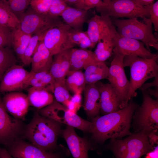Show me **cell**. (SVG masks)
<instances>
[{"mask_svg": "<svg viewBox=\"0 0 158 158\" xmlns=\"http://www.w3.org/2000/svg\"><path fill=\"white\" fill-rule=\"evenodd\" d=\"M7 147V150L13 158H63L59 153L42 150L22 138Z\"/></svg>", "mask_w": 158, "mask_h": 158, "instance_id": "cell-15", "label": "cell"}, {"mask_svg": "<svg viewBox=\"0 0 158 158\" xmlns=\"http://www.w3.org/2000/svg\"><path fill=\"white\" fill-rule=\"evenodd\" d=\"M102 3L103 1L101 0H77L73 6L75 8L87 11L100 6Z\"/></svg>", "mask_w": 158, "mask_h": 158, "instance_id": "cell-40", "label": "cell"}, {"mask_svg": "<svg viewBox=\"0 0 158 158\" xmlns=\"http://www.w3.org/2000/svg\"><path fill=\"white\" fill-rule=\"evenodd\" d=\"M70 71L84 68L97 61L94 52L87 49L72 48L70 55Z\"/></svg>", "mask_w": 158, "mask_h": 158, "instance_id": "cell-23", "label": "cell"}, {"mask_svg": "<svg viewBox=\"0 0 158 158\" xmlns=\"http://www.w3.org/2000/svg\"><path fill=\"white\" fill-rule=\"evenodd\" d=\"M51 0H31L30 5L32 9L40 14L48 13Z\"/></svg>", "mask_w": 158, "mask_h": 158, "instance_id": "cell-38", "label": "cell"}, {"mask_svg": "<svg viewBox=\"0 0 158 158\" xmlns=\"http://www.w3.org/2000/svg\"><path fill=\"white\" fill-rule=\"evenodd\" d=\"M145 91H146L150 96H153L156 98V99H158V87H156L155 89L154 90L149 88Z\"/></svg>", "mask_w": 158, "mask_h": 158, "instance_id": "cell-48", "label": "cell"}, {"mask_svg": "<svg viewBox=\"0 0 158 158\" xmlns=\"http://www.w3.org/2000/svg\"><path fill=\"white\" fill-rule=\"evenodd\" d=\"M3 105L14 118L24 120L29 106L27 95L19 92H9L2 99Z\"/></svg>", "mask_w": 158, "mask_h": 158, "instance_id": "cell-16", "label": "cell"}, {"mask_svg": "<svg viewBox=\"0 0 158 158\" xmlns=\"http://www.w3.org/2000/svg\"><path fill=\"white\" fill-rule=\"evenodd\" d=\"M61 124L41 116L37 111L29 123L25 126L22 138L42 150L54 152L57 148L58 137L61 135Z\"/></svg>", "mask_w": 158, "mask_h": 158, "instance_id": "cell-2", "label": "cell"}, {"mask_svg": "<svg viewBox=\"0 0 158 158\" xmlns=\"http://www.w3.org/2000/svg\"><path fill=\"white\" fill-rule=\"evenodd\" d=\"M138 107L131 98L123 109L92 119L88 132L94 140L100 143L109 139L130 135L132 134L130 131L132 118Z\"/></svg>", "mask_w": 158, "mask_h": 158, "instance_id": "cell-1", "label": "cell"}, {"mask_svg": "<svg viewBox=\"0 0 158 158\" xmlns=\"http://www.w3.org/2000/svg\"><path fill=\"white\" fill-rule=\"evenodd\" d=\"M0 158H13L5 148L0 147Z\"/></svg>", "mask_w": 158, "mask_h": 158, "instance_id": "cell-47", "label": "cell"}, {"mask_svg": "<svg viewBox=\"0 0 158 158\" xmlns=\"http://www.w3.org/2000/svg\"><path fill=\"white\" fill-rule=\"evenodd\" d=\"M32 36L19 28L13 29L12 45L14 52L19 59H20L24 54Z\"/></svg>", "mask_w": 158, "mask_h": 158, "instance_id": "cell-30", "label": "cell"}, {"mask_svg": "<svg viewBox=\"0 0 158 158\" xmlns=\"http://www.w3.org/2000/svg\"><path fill=\"white\" fill-rule=\"evenodd\" d=\"M84 69L86 85L94 84L107 78L109 68L104 62L95 61Z\"/></svg>", "mask_w": 158, "mask_h": 158, "instance_id": "cell-25", "label": "cell"}, {"mask_svg": "<svg viewBox=\"0 0 158 158\" xmlns=\"http://www.w3.org/2000/svg\"><path fill=\"white\" fill-rule=\"evenodd\" d=\"M142 101L133 115L137 131L148 134L158 128V99H154L145 90L141 91Z\"/></svg>", "mask_w": 158, "mask_h": 158, "instance_id": "cell-8", "label": "cell"}, {"mask_svg": "<svg viewBox=\"0 0 158 158\" xmlns=\"http://www.w3.org/2000/svg\"><path fill=\"white\" fill-rule=\"evenodd\" d=\"M18 27L24 32L32 36L37 34L45 35L50 29L59 26L64 23L59 17L49 14H40L30 6L19 19Z\"/></svg>", "mask_w": 158, "mask_h": 158, "instance_id": "cell-7", "label": "cell"}, {"mask_svg": "<svg viewBox=\"0 0 158 158\" xmlns=\"http://www.w3.org/2000/svg\"><path fill=\"white\" fill-rule=\"evenodd\" d=\"M99 85L100 112L104 115L121 109L119 99L111 85L99 82Z\"/></svg>", "mask_w": 158, "mask_h": 158, "instance_id": "cell-19", "label": "cell"}, {"mask_svg": "<svg viewBox=\"0 0 158 158\" xmlns=\"http://www.w3.org/2000/svg\"><path fill=\"white\" fill-rule=\"evenodd\" d=\"M5 1L10 11L19 20L30 5L31 0Z\"/></svg>", "mask_w": 158, "mask_h": 158, "instance_id": "cell-35", "label": "cell"}, {"mask_svg": "<svg viewBox=\"0 0 158 158\" xmlns=\"http://www.w3.org/2000/svg\"><path fill=\"white\" fill-rule=\"evenodd\" d=\"M81 94H75L65 106L70 111L76 113L81 106L82 98Z\"/></svg>", "mask_w": 158, "mask_h": 158, "instance_id": "cell-41", "label": "cell"}, {"mask_svg": "<svg viewBox=\"0 0 158 158\" xmlns=\"http://www.w3.org/2000/svg\"><path fill=\"white\" fill-rule=\"evenodd\" d=\"M68 6L64 0H51L48 13L55 17L61 16Z\"/></svg>", "mask_w": 158, "mask_h": 158, "instance_id": "cell-39", "label": "cell"}, {"mask_svg": "<svg viewBox=\"0 0 158 158\" xmlns=\"http://www.w3.org/2000/svg\"><path fill=\"white\" fill-rule=\"evenodd\" d=\"M25 126L23 120L12 117L8 114L0 97V143L7 146L21 138Z\"/></svg>", "mask_w": 158, "mask_h": 158, "instance_id": "cell-12", "label": "cell"}, {"mask_svg": "<svg viewBox=\"0 0 158 158\" xmlns=\"http://www.w3.org/2000/svg\"><path fill=\"white\" fill-rule=\"evenodd\" d=\"M53 57L42 41H40L32 56L30 71L33 73L49 72L53 62Z\"/></svg>", "mask_w": 158, "mask_h": 158, "instance_id": "cell-22", "label": "cell"}, {"mask_svg": "<svg viewBox=\"0 0 158 158\" xmlns=\"http://www.w3.org/2000/svg\"><path fill=\"white\" fill-rule=\"evenodd\" d=\"M87 11L68 6L61 16L66 24L71 28L82 30L86 20Z\"/></svg>", "mask_w": 158, "mask_h": 158, "instance_id": "cell-26", "label": "cell"}, {"mask_svg": "<svg viewBox=\"0 0 158 158\" xmlns=\"http://www.w3.org/2000/svg\"><path fill=\"white\" fill-rule=\"evenodd\" d=\"M27 90L29 106L34 107L38 110L50 105L54 100L52 93L44 89L31 87Z\"/></svg>", "mask_w": 158, "mask_h": 158, "instance_id": "cell-24", "label": "cell"}, {"mask_svg": "<svg viewBox=\"0 0 158 158\" xmlns=\"http://www.w3.org/2000/svg\"><path fill=\"white\" fill-rule=\"evenodd\" d=\"M138 4L142 7L150 6L154 2V0H134Z\"/></svg>", "mask_w": 158, "mask_h": 158, "instance_id": "cell-44", "label": "cell"}, {"mask_svg": "<svg viewBox=\"0 0 158 158\" xmlns=\"http://www.w3.org/2000/svg\"><path fill=\"white\" fill-rule=\"evenodd\" d=\"M116 34H107L99 38L94 52L97 61L104 62L111 56L114 49L112 39Z\"/></svg>", "mask_w": 158, "mask_h": 158, "instance_id": "cell-28", "label": "cell"}, {"mask_svg": "<svg viewBox=\"0 0 158 158\" xmlns=\"http://www.w3.org/2000/svg\"><path fill=\"white\" fill-rule=\"evenodd\" d=\"M83 91L84 109L87 117L92 119L99 116L100 112L99 82L94 84L86 85Z\"/></svg>", "mask_w": 158, "mask_h": 158, "instance_id": "cell-20", "label": "cell"}, {"mask_svg": "<svg viewBox=\"0 0 158 158\" xmlns=\"http://www.w3.org/2000/svg\"><path fill=\"white\" fill-rule=\"evenodd\" d=\"M150 18L155 30H158V1L150 6Z\"/></svg>", "mask_w": 158, "mask_h": 158, "instance_id": "cell-42", "label": "cell"}, {"mask_svg": "<svg viewBox=\"0 0 158 158\" xmlns=\"http://www.w3.org/2000/svg\"><path fill=\"white\" fill-rule=\"evenodd\" d=\"M13 29L0 24V47L12 45Z\"/></svg>", "mask_w": 158, "mask_h": 158, "instance_id": "cell-37", "label": "cell"}, {"mask_svg": "<svg viewBox=\"0 0 158 158\" xmlns=\"http://www.w3.org/2000/svg\"><path fill=\"white\" fill-rule=\"evenodd\" d=\"M65 85L68 91L81 94L86 85L84 73L80 70L69 71L65 78Z\"/></svg>", "mask_w": 158, "mask_h": 158, "instance_id": "cell-29", "label": "cell"}, {"mask_svg": "<svg viewBox=\"0 0 158 158\" xmlns=\"http://www.w3.org/2000/svg\"><path fill=\"white\" fill-rule=\"evenodd\" d=\"M156 132H152L148 135L149 142L153 146L154 144L158 142V136L156 134Z\"/></svg>", "mask_w": 158, "mask_h": 158, "instance_id": "cell-45", "label": "cell"}, {"mask_svg": "<svg viewBox=\"0 0 158 158\" xmlns=\"http://www.w3.org/2000/svg\"><path fill=\"white\" fill-rule=\"evenodd\" d=\"M71 28L64 23L52 28L46 32L42 41L53 56L75 46L70 39L69 32Z\"/></svg>", "mask_w": 158, "mask_h": 158, "instance_id": "cell-11", "label": "cell"}, {"mask_svg": "<svg viewBox=\"0 0 158 158\" xmlns=\"http://www.w3.org/2000/svg\"><path fill=\"white\" fill-rule=\"evenodd\" d=\"M74 128L67 126L62 130L61 135L73 158H89L88 151L92 148L90 143L86 138L78 135Z\"/></svg>", "mask_w": 158, "mask_h": 158, "instance_id": "cell-17", "label": "cell"}, {"mask_svg": "<svg viewBox=\"0 0 158 158\" xmlns=\"http://www.w3.org/2000/svg\"><path fill=\"white\" fill-rule=\"evenodd\" d=\"M86 31L92 43L93 48L99 38L106 34H115L117 32L110 17L96 15L87 21Z\"/></svg>", "mask_w": 158, "mask_h": 158, "instance_id": "cell-18", "label": "cell"}, {"mask_svg": "<svg viewBox=\"0 0 158 158\" xmlns=\"http://www.w3.org/2000/svg\"><path fill=\"white\" fill-rule=\"evenodd\" d=\"M114 46L113 53L124 56L131 55L150 59L158 55L148 51L141 42L124 37L118 32L112 39Z\"/></svg>", "mask_w": 158, "mask_h": 158, "instance_id": "cell-13", "label": "cell"}, {"mask_svg": "<svg viewBox=\"0 0 158 158\" xmlns=\"http://www.w3.org/2000/svg\"><path fill=\"white\" fill-rule=\"evenodd\" d=\"M67 5L69 6L73 5L76 3L77 0H64Z\"/></svg>", "mask_w": 158, "mask_h": 158, "instance_id": "cell-49", "label": "cell"}, {"mask_svg": "<svg viewBox=\"0 0 158 158\" xmlns=\"http://www.w3.org/2000/svg\"><path fill=\"white\" fill-rule=\"evenodd\" d=\"M53 93L55 100L64 106L72 97L66 89L65 83H59L55 81Z\"/></svg>", "mask_w": 158, "mask_h": 158, "instance_id": "cell-36", "label": "cell"}, {"mask_svg": "<svg viewBox=\"0 0 158 158\" xmlns=\"http://www.w3.org/2000/svg\"><path fill=\"white\" fill-rule=\"evenodd\" d=\"M20 21L10 11L5 0H0V24L12 29L18 28Z\"/></svg>", "mask_w": 158, "mask_h": 158, "instance_id": "cell-32", "label": "cell"}, {"mask_svg": "<svg viewBox=\"0 0 158 158\" xmlns=\"http://www.w3.org/2000/svg\"><path fill=\"white\" fill-rule=\"evenodd\" d=\"M72 49L66 50L54 56L49 72L56 82L65 83L66 77L70 71Z\"/></svg>", "mask_w": 158, "mask_h": 158, "instance_id": "cell-21", "label": "cell"}, {"mask_svg": "<svg viewBox=\"0 0 158 158\" xmlns=\"http://www.w3.org/2000/svg\"><path fill=\"white\" fill-rule=\"evenodd\" d=\"M38 111L42 116L78 129L85 133L88 132L91 124L90 121L82 118L55 99L51 104L38 110Z\"/></svg>", "mask_w": 158, "mask_h": 158, "instance_id": "cell-9", "label": "cell"}, {"mask_svg": "<svg viewBox=\"0 0 158 158\" xmlns=\"http://www.w3.org/2000/svg\"><path fill=\"white\" fill-rule=\"evenodd\" d=\"M158 56L150 59L136 56H125L123 59L124 67L130 68V87L127 100L136 95L135 92L149 79L158 76Z\"/></svg>", "mask_w": 158, "mask_h": 158, "instance_id": "cell-3", "label": "cell"}, {"mask_svg": "<svg viewBox=\"0 0 158 158\" xmlns=\"http://www.w3.org/2000/svg\"><path fill=\"white\" fill-rule=\"evenodd\" d=\"M141 21L137 18L119 19L113 18L114 25L117 32L122 36L139 40L143 43L150 51V47L158 50V40L153 34L152 23L150 18H144Z\"/></svg>", "mask_w": 158, "mask_h": 158, "instance_id": "cell-4", "label": "cell"}, {"mask_svg": "<svg viewBox=\"0 0 158 158\" xmlns=\"http://www.w3.org/2000/svg\"><path fill=\"white\" fill-rule=\"evenodd\" d=\"M44 35L37 34L32 36L24 54L20 59L24 65L28 66L31 63L34 52L39 42L43 40Z\"/></svg>", "mask_w": 158, "mask_h": 158, "instance_id": "cell-34", "label": "cell"}, {"mask_svg": "<svg viewBox=\"0 0 158 158\" xmlns=\"http://www.w3.org/2000/svg\"><path fill=\"white\" fill-rule=\"evenodd\" d=\"M17 61L13 51L10 46L0 47V81L6 71Z\"/></svg>", "mask_w": 158, "mask_h": 158, "instance_id": "cell-31", "label": "cell"}, {"mask_svg": "<svg viewBox=\"0 0 158 158\" xmlns=\"http://www.w3.org/2000/svg\"><path fill=\"white\" fill-rule=\"evenodd\" d=\"M155 86L158 87V76L155 78V79L152 82L147 83H144L139 89L142 90H145L150 87Z\"/></svg>", "mask_w": 158, "mask_h": 158, "instance_id": "cell-43", "label": "cell"}, {"mask_svg": "<svg viewBox=\"0 0 158 158\" xmlns=\"http://www.w3.org/2000/svg\"><path fill=\"white\" fill-rule=\"evenodd\" d=\"M102 5L96 8L101 16L118 18L126 17L150 18V6L142 7L134 0H104Z\"/></svg>", "mask_w": 158, "mask_h": 158, "instance_id": "cell-6", "label": "cell"}, {"mask_svg": "<svg viewBox=\"0 0 158 158\" xmlns=\"http://www.w3.org/2000/svg\"><path fill=\"white\" fill-rule=\"evenodd\" d=\"M148 135L140 131L123 139H111L109 147L116 158H141L154 149Z\"/></svg>", "mask_w": 158, "mask_h": 158, "instance_id": "cell-5", "label": "cell"}, {"mask_svg": "<svg viewBox=\"0 0 158 158\" xmlns=\"http://www.w3.org/2000/svg\"><path fill=\"white\" fill-rule=\"evenodd\" d=\"M30 73L21 66H12L0 81V92H18L27 88L26 84Z\"/></svg>", "mask_w": 158, "mask_h": 158, "instance_id": "cell-14", "label": "cell"}, {"mask_svg": "<svg viewBox=\"0 0 158 158\" xmlns=\"http://www.w3.org/2000/svg\"><path fill=\"white\" fill-rule=\"evenodd\" d=\"M145 158H158V147L156 146L147 153Z\"/></svg>", "mask_w": 158, "mask_h": 158, "instance_id": "cell-46", "label": "cell"}, {"mask_svg": "<svg viewBox=\"0 0 158 158\" xmlns=\"http://www.w3.org/2000/svg\"><path fill=\"white\" fill-rule=\"evenodd\" d=\"M115 56L109 68L107 79L118 95L121 103V109L127 104V96L130 87V81L125 73L123 64L124 56L118 54Z\"/></svg>", "mask_w": 158, "mask_h": 158, "instance_id": "cell-10", "label": "cell"}, {"mask_svg": "<svg viewBox=\"0 0 158 158\" xmlns=\"http://www.w3.org/2000/svg\"><path fill=\"white\" fill-rule=\"evenodd\" d=\"M69 35L72 42L81 49L93 48L92 43L86 31L71 28Z\"/></svg>", "mask_w": 158, "mask_h": 158, "instance_id": "cell-33", "label": "cell"}, {"mask_svg": "<svg viewBox=\"0 0 158 158\" xmlns=\"http://www.w3.org/2000/svg\"><path fill=\"white\" fill-rule=\"evenodd\" d=\"M30 72V75L26 83L27 87L31 86L41 88L53 93L55 80L49 71Z\"/></svg>", "mask_w": 158, "mask_h": 158, "instance_id": "cell-27", "label": "cell"}]
</instances>
